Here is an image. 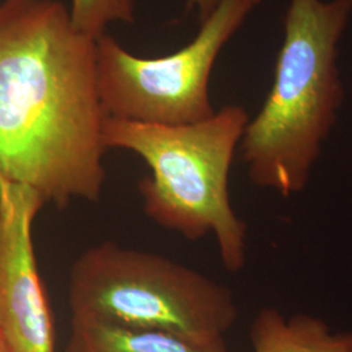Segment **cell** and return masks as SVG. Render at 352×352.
I'll return each mask as SVG.
<instances>
[{"instance_id": "obj_1", "label": "cell", "mask_w": 352, "mask_h": 352, "mask_svg": "<svg viewBox=\"0 0 352 352\" xmlns=\"http://www.w3.org/2000/svg\"><path fill=\"white\" fill-rule=\"evenodd\" d=\"M106 119L96 39L59 0H1L0 179L58 208L98 201Z\"/></svg>"}, {"instance_id": "obj_2", "label": "cell", "mask_w": 352, "mask_h": 352, "mask_svg": "<svg viewBox=\"0 0 352 352\" xmlns=\"http://www.w3.org/2000/svg\"><path fill=\"white\" fill-rule=\"evenodd\" d=\"M352 0H289L274 81L240 142L252 183L283 197L308 187L344 103L338 45Z\"/></svg>"}, {"instance_id": "obj_3", "label": "cell", "mask_w": 352, "mask_h": 352, "mask_svg": "<svg viewBox=\"0 0 352 352\" xmlns=\"http://www.w3.org/2000/svg\"><path fill=\"white\" fill-rule=\"evenodd\" d=\"M250 116L227 104L186 126H157L107 118V149L138 154L151 168L140 182L144 212L189 240L213 235L222 264L238 273L247 263V225L232 208L228 179Z\"/></svg>"}, {"instance_id": "obj_4", "label": "cell", "mask_w": 352, "mask_h": 352, "mask_svg": "<svg viewBox=\"0 0 352 352\" xmlns=\"http://www.w3.org/2000/svg\"><path fill=\"white\" fill-rule=\"evenodd\" d=\"M68 304L76 321L158 330L202 346L225 343L239 317L225 285L113 241L78 256L68 278Z\"/></svg>"}, {"instance_id": "obj_5", "label": "cell", "mask_w": 352, "mask_h": 352, "mask_svg": "<svg viewBox=\"0 0 352 352\" xmlns=\"http://www.w3.org/2000/svg\"><path fill=\"white\" fill-rule=\"evenodd\" d=\"M263 0H222L183 49L140 58L104 33L96 39L97 82L107 118L186 126L217 111L209 91L219 54Z\"/></svg>"}, {"instance_id": "obj_6", "label": "cell", "mask_w": 352, "mask_h": 352, "mask_svg": "<svg viewBox=\"0 0 352 352\" xmlns=\"http://www.w3.org/2000/svg\"><path fill=\"white\" fill-rule=\"evenodd\" d=\"M45 205L36 190L0 179V340L10 352H55L32 238Z\"/></svg>"}, {"instance_id": "obj_7", "label": "cell", "mask_w": 352, "mask_h": 352, "mask_svg": "<svg viewBox=\"0 0 352 352\" xmlns=\"http://www.w3.org/2000/svg\"><path fill=\"white\" fill-rule=\"evenodd\" d=\"M253 352H352V331H336L316 316L263 308L251 327Z\"/></svg>"}, {"instance_id": "obj_8", "label": "cell", "mask_w": 352, "mask_h": 352, "mask_svg": "<svg viewBox=\"0 0 352 352\" xmlns=\"http://www.w3.org/2000/svg\"><path fill=\"white\" fill-rule=\"evenodd\" d=\"M65 352H227V347L202 346L158 330L72 320Z\"/></svg>"}, {"instance_id": "obj_9", "label": "cell", "mask_w": 352, "mask_h": 352, "mask_svg": "<svg viewBox=\"0 0 352 352\" xmlns=\"http://www.w3.org/2000/svg\"><path fill=\"white\" fill-rule=\"evenodd\" d=\"M138 0H72L69 16L78 32L97 39L113 23L133 24Z\"/></svg>"}, {"instance_id": "obj_10", "label": "cell", "mask_w": 352, "mask_h": 352, "mask_svg": "<svg viewBox=\"0 0 352 352\" xmlns=\"http://www.w3.org/2000/svg\"><path fill=\"white\" fill-rule=\"evenodd\" d=\"M184 1L187 3L190 10H195L197 12L200 23H202L205 19H208L212 14L222 0H184Z\"/></svg>"}, {"instance_id": "obj_11", "label": "cell", "mask_w": 352, "mask_h": 352, "mask_svg": "<svg viewBox=\"0 0 352 352\" xmlns=\"http://www.w3.org/2000/svg\"><path fill=\"white\" fill-rule=\"evenodd\" d=\"M0 352H10L8 349L6 347V344L1 342V340H0Z\"/></svg>"}]
</instances>
